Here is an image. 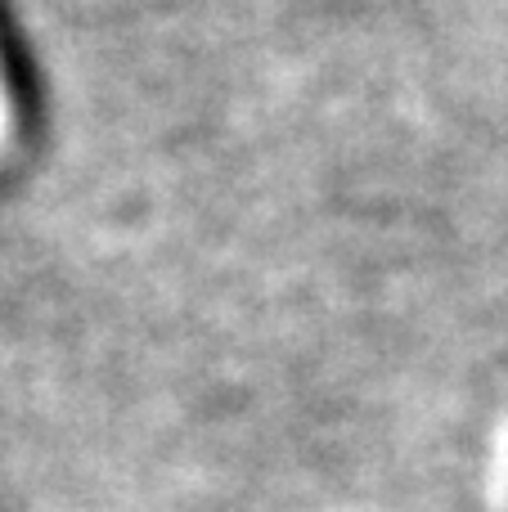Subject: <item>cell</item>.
<instances>
[{
	"label": "cell",
	"mask_w": 508,
	"mask_h": 512,
	"mask_svg": "<svg viewBox=\"0 0 508 512\" xmlns=\"http://www.w3.org/2000/svg\"><path fill=\"white\" fill-rule=\"evenodd\" d=\"M0 81H5L9 99H14V113L23 122V131L32 135L41 126V77H36V63L27 54V41L14 23L9 0H0Z\"/></svg>",
	"instance_id": "6da1fadb"
}]
</instances>
